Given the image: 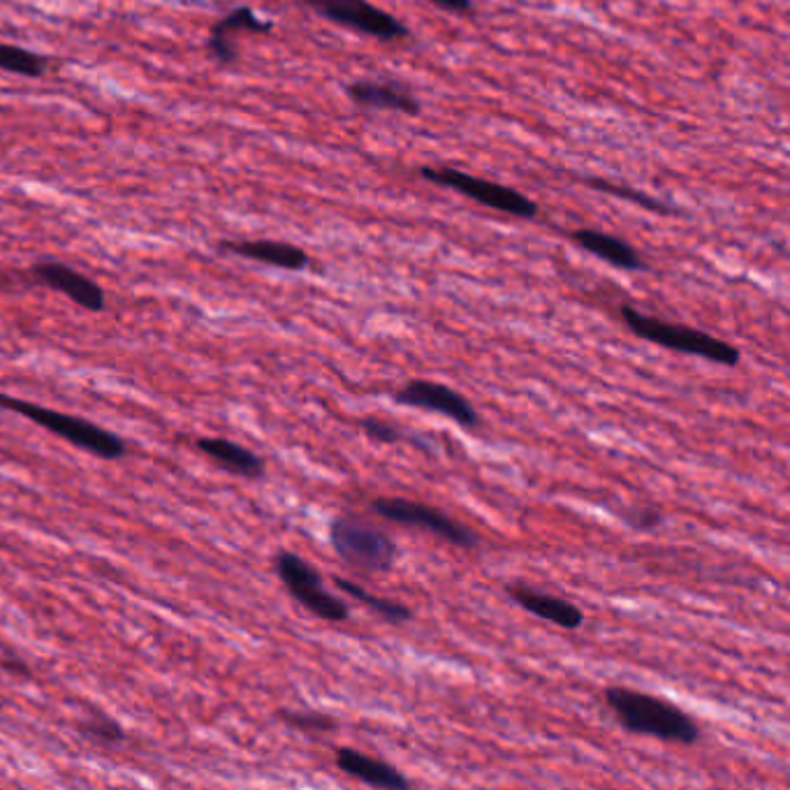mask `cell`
Wrapping results in <instances>:
<instances>
[{"instance_id":"1","label":"cell","mask_w":790,"mask_h":790,"mask_svg":"<svg viewBox=\"0 0 790 790\" xmlns=\"http://www.w3.org/2000/svg\"><path fill=\"white\" fill-rule=\"evenodd\" d=\"M603 698L605 705L612 709L614 719L633 735L654 737L661 739V742H675L686 747L700 742L703 730L698 721L671 700L626 686L605 688Z\"/></svg>"},{"instance_id":"2","label":"cell","mask_w":790,"mask_h":790,"mask_svg":"<svg viewBox=\"0 0 790 790\" xmlns=\"http://www.w3.org/2000/svg\"><path fill=\"white\" fill-rule=\"evenodd\" d=\"M624 325L642 341H649L661 349H668L682 355L690 357H703L707 362L721 364V366H737L742 362V353H739L737 345L707 334L703 330L688 328L682 323H671V320H663L656 315H647L637 311L631 304H624L620 309Z\"/></svg>"},{"instance_id":"3","label":"cell","mask_w":790,"mask_h":790,"mask_svg":"<svg viewBox=\"0 0 790 790\" xmlns=\"http://www.w3.org/2000/svg\"><path fill=\"white\" fill-rule=\"evenodd\" d=\"M0 408L23 415L27 419H31V423H35L38 427L46 429L49 434L63 438L65 443H70V446L86 450L101 459L112 461V459H123L128 455V443L123 440L118 434L97 427L84 417L61 413L54 408H44L40 404L27 402V399H17V397H10V394H6V392H0Z\"/></svg>"},{"instance_id":"4","label":"cell","mask_w":790,"mask_h":790,"mask_svg":"<svg viewBox=\"0 0 790 790\" xmlns=\"http://www.w3.org/2000/svg\"><path fill=\"white\" fill-rule=\"evenodd\" d=\"M330 542L334 554L362 573H387L397 563V542L372 522L357 514H336L330 524Z\"/></svg>"},{"instance_id":"5","label":"cell","mask_w":790,"mask_h":790,"mask_svg":"<svg viewBox=\"0 0 790 790\" xmlns=\"http://www.w3.org/2000/svg\"><path fill=\"white\" fill-rule=\"evenodd\" d=\"M274 571L288 589V594L313 616H318V620L330 624H343L351 620L349 603L328 591L323 586V575H320L318 568L300 554L281 550L274 557Z\"/></svg>"},{"instance_id":"6","label":"cell","mask_w":790,"mask_h":790,"mask_svg":"<svg viewBox=\"0 0 790 790\" xmlns=\"http://www.w3.org/2000/svg\"><path fill=\"white\" fill-rule=\"evenodd\" d=\"M419 177L436 184V186L457 190L459 195L468 197V200H474L482 207H489L493 211L514 216V218L531 220L540 211L538 205L524 193L514 190L510 186H503V184H497V181H487V179H480L474 175H466V171L455 169V167L425 165V167H419Z\"/></svg>"},{"instance_id":"7","label":"cell","mask_w":790,"mask_h":790,"mask_svg":"<svg viewBox=\"0 0 790 790\" xmlns=\"http://www.w3.org/2000/svg\"><path fill=\"white\" fill-rule=\"evenodd\" d=\"M372 510L392 524L429 531L432 536L446 540V542H450V545H457L461 550H474L480 545V538L471 527L461 524L448 512H443L440 508H434V506H427L423 501H410V499H399V497H378L372 501Z\"/></svg>"},{"instance_id":"8","label":"cell","mask_w":790,"mask_h":790,"mask_svg":"<svg viewBox=\"0 0 790 790\" xmlns=\"http://www.w3.org/2000/svg\"><path fill=\"white\" fill-rule=\"evenodd\" d=\"M298 3L332 23H339V27L376 38L381 42L408 38L404 21L368 3V0H298Z\"/></svg>"},{"instance_id":"9","label":"cell","mask_w":790,"mask_h":790,"mask_svg":"<svg viewBox=\"0 0 790 790\" xmlns=\"http://www.w3.org/2000/svg\"><path fill=\"white\" fill-rule=\"evenodd\" d=\"M392 399L399 406H410V408L446 415L448 419H453L455 425H459L464 429H478L482 425V417H480L478 408L468 402L461 392L443 385V383L413 378L402 389L394 392Z\"/></svg>"},{"instance_id":"10","label":"cell","mask_w":790,"mask_h":790,"mask_svg":"<svg viewBox=\"0 0 790 790\" xmlns=\"http://www.w3.org/2000/svg\"><path fill=\"white\" fill-rule=\"evenodd\" d=\"M29 277L38 285H44L49 290H56V292L65 294L67 300H72L86 311L97 313V311H103L107 304L105 290L97 285L93 279L82 274V271L72 269L65 262L40 260L29 269Z\"/></svg>"},{"instance_id":"11","label":"cell","mask_w":790,"mask_h":790,"mask_svg":"<svg viewBox=\"0 0 790 790\" xmlns=\"http://www.w3.org/2000/svg\"><path fill=\"white\" fill-rule=\"evenodd\" d=\"M503 589L510 601L542 622H550L565 631H578L584 624V612L571 601L545 594V591H538L524 582H510Z\"/></svg>"},{"instance_id":"12","label":"cell","mask_w":790,"mask_h":790,"mask_svg":"<svg viewBox=\"0 0 790 790\" xmlns=\"http://www.w3.org/2000/svg\"><path fill=\"white\" fill-rule=\"evenodd\" d=\"M271 31H274V21L260 19L251 8L241 6L214 23L207 40V52L220 65H232L239 59L235 33H271Z\"/></svg>"},{"instance_id":"13","label":"cell","mask_w":790,"mask_h":790,"mask_svg":"<svg viewBox=\"0 0 790 790\" xmlns=\"http://www.w3.org/2000/svg\"><path fill=\"white\" fill-rule=\"evenodd\" d=\"M220 251L256 260L269 267H279L285 271H302L311 264V258L304 249L288 241H274V239H226L218 243Z\"/></svg>"},{"instance_id":"14","label":"cell","mask_w":790,"mask_h":790,"mask_svg":"<svg viewBox=\"0 0 790 790\" xmlns=\"http://www.w3.org/2000/svg\"><path fill=\"white\" fill-rule=\"evenodd\" d=\"M334 762H336V768L343 772V775H349L366 786H372V788H381V790H408L413 783L410 779L402 772L394 768V765H389L387 760H381V758H374V756H366L357 749H351V747H339L336 749V756H334Z\"/></svg>"},{"instance_id":"15","label":"cell","mask_w":790,"mask_h":790,"mask_svg":"<svg viewBox=\"0 0 790 790\" xmlns=\"http://www.w3.org/2000/svg\"><path fill=\"white\" fill-rule=\"evenodd\" d=\"M195 448L205 457H209L216 466L224 468V471L239 478L258 480L267 471V464L258 453L239 446V443L230 438H197Z\"/></svg>"},{"instance_id":"16","label":"cell","mask_w":790,"mask_h":790,"mask_svg":"<svg viewBox=\"0 0 790 790\" xmlns=\"http://www.w3.org/2000/svg\"><path fill=\"white\" fill-rule=\"evenodd\" d=\"M351 101L360 107L368 110H389V112H402L408 116H417L423 105H419L417 97L397 82H368L360 80L345 89Z\"/></svg>"},{"instance_id":"17","label":"cell","mask_w":790,"mask_h":790,"mask_svg":"<svg viewBox=\"0 0 790 790\" xmlns=\"http://www.w3.org/2000/svg\"><path fill=\"white\" fill-rule=\"evenodd\" d=\"M573 241L591 256H596L601 260H605L607 264L624 269V271H642L647 264L642 260V256L633 249V246L620 237L601 232V230H591V228H580L571 232Z\"/></svg>"},{"instance_id":"18","label":"cell","mask_w":790,"mask_h":790,"mask_svg":"<svg viewBox=\"0 0 790 790\" xmlns=\"http://www.w3.org/2000/svg\"><path fill=\"white\" fill-rule=\"evenodd\" d=\"M334 584L343 591L345 596H351L353 601L362 603L364 607L372 610L374 614L383 616V620L392 626H402V624H408L413 620V610L406 605V603H399V601H392V599H381V596H374L372 591H366L364 586H360L357 582L349 580V578H334Z\"/></svg>"},{"instance_id":"19","label":"cell","mask_w":790,"mask_h":790,"mask_svg":"<svg viewBox=\"0 0 790 790\" xmlns=\"http://www.w3.org/2000/svg\"><path fill=\"white\" fill-rule=\"evenodd\" d=\"M46 67H49L46 56L29 52V49H21V46L0 44V70L35 80V77L44 75Z\"/></svg>"},{"instance_id":"20","label":"cell","mask_w":790,"mask_h":790,"mask_svg":"<svg viewBox=\"0 0 790 790\" xmlns=\"http://www.w3.org/2000/svg\"><path fill=\"white\" fill-rule=\"evenodd\" d=\"M77 728L84 737L93 739V742H101L105 747H116L123 742V739H126V730H123V726L101 709H93L89 719L82 721Z\"/></svg>"},{"instance_id":"21","label":"cell","mask_w":790,"mask_h":790,"mask_svg":"<svg viewBox=\"0 0 790 790\" xmlns=\"http://www.w3.org/2000/svg\"><path fill=\"white\" fill-rule=\"evenodd\" d=\"M279 719L302 732H332L339 728L336 719L332 714L325 711H313V709H279Z\"/></svg>"},{"instance_id":"22","label":"cell","mask_w":790,"mask_h":790,"mask_svg":"<svg viewBox=\"0 0 790 790\" xmlns=\"http://www.w3.org/2000/svg\"><path fill=\"white\" fill-rule=\"evenodd\" d=\"M584 184H586L589 188L607 193V195H614V197H620V200H628V202H633V205H640V207H645V209L656 211V214H675V209H671L668 205H663V202L654 200V197H649V195H645V193L633 190L631 186H622V184H614V181H607V179H586Z\"/></svg>"},{"instance_id":"23","label":"cell","mask_w":790,"mask_h":790,"mask_svg":"<svg viewBox=\"0 0 790 790\" xmlns=\"http://www.w3.org/2000/svg\"><path fill=\"white\" fill-rule=\"evenodd\" d=\"M362 432L372 438V440H378V443H385V446H397V443L406 440V432L402 427H397L394 423H389V419H383V417H376V415H366L362 417L360 423Z\"/></svg>"},{"instance_id":"24","label":"cell","mask_w":790,"mask_h":790,"mask_svg":"<svg viewBox=\"0 0 790 790\" xmlns=\"http://www.w3.org/2000/svg\"><path fill=\"white\" fill-rule=\"evenodd\" d=\"M622 517L626 520V524L635 531H652L663 524V514L652 508H628V510H624Z\"/></svg>"},{"instance_id":"25","label":"cell","mask_w":790,"mask_h":790,"mask_svg":"<svg viewBox=\"0 0 790 790\" xmlns=\"http://www.w3.org/2000/svg\"><path fill=\"white\" fill-rule=\"evenodd\" d=\"M432 6L446 10V12H455V14H471L474 12V0H429Z\"/></svg>"},{"instance_id":"26","label":"cell","mask_w":790,"mask_h":790,"mask_svg":"<svg viewBox=\"0 0 790 790\" xmlns=\"http://www.w3.org/2000/svg\"><path fill=\"white\" fill-rule=\"evenodd\" d=\"M0 668L8 671V673H12V675H23V677H29V675H31L29 665L23 663L21 658H17V656H3V658H0Z\"/></svg>"},{"instance_id":"27","label":"cell","mask_w":790,"mask_h":790,"mask_svg":"<svg viewBox=\"0 0 790 790\" xmlns=\"http://www.w3.org/2000/svg\"><path fill=\"white\" fill-rule=\"evenodd\" d=\"M6 285V279L3 277H0V288H3Z\"/></svg>"}]
</instances>
